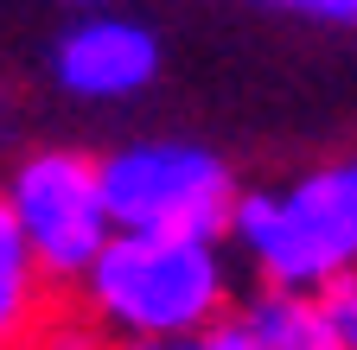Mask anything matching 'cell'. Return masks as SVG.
Here are the masks:
<instances>
[{
    "label": "cell",
    "instance_id": "obj_1",
    "mask_svg": "<svg viewBox=\"0 0 357 350\" xmlns=\"http://www.w3.org/2000/svg\"><path fill=\"white\" fill-rule=\"evenodd\" d=\"M83 299L96 325L128 337H185L230 312L217 242L166 230H115L83 268Z\"/></svg>",
    "mask_w": 357,
    "mask_h": 350
},
{
    "label": "cell",
    "instance_id": "obj_2",
    "mask_svg": "<svg viewBox=\"0 0 357 350\" xmlns=\"http://www.w3.org/2000/svg\"><path fill=\"white\" fill-rule=\"evenodd\" d=\"M230 230L261 261L268 287L312 293L332 274H351V255H357V166L332 159L319 172H306L300 185H287L281 198H261V191L243 198L236 191Z\"/></svg>",
    "mask_w": 357,
    "mask_h": 350
},
{
    "label": "cell",
    "instance_id": "obj_3",
    "mask_svg": "<svg viewBox=\"0 0 357 350\" xmlns=\"http://www.w3.org/2000/svg\"><path fill=\"white\" fill-rule=\"evenodd\" d=\"M96 185H102L109 230H166V236L217 242L236 210L230 166L178 141H141V147L96 159Z\"/></svg>",
    "mask_w": 357,
    "mask_h": 350
},
{
    "label": "cell",
    "instance_id": "obj_4",
    "mask_svg": "<svg viewBox=\"0 0 357 350\" xmlns=\"http://www.w3.org/2000/svg\"><path fill=\"white\" fill-rule=\"evenodd\" d=\"M0 204L13 210L20 242L32 248L38 274L58 293H70L83 280V268L96 261V248L115 236L109 210H102V185H96V159H83V153H58V147L32 153L7 179Z\"/></svg>",
    "mask_w": 357,
    "mask_h": 350
},
{
    "label": "cell",
    "instance_id": "obj_5",
    "mask_svg": "<svg viewBox=\"0 0 357 350\" xmlns=\"http://www.w3.org/2000/svg\"><path fill=\"white\" fill-rule=\"evenodd\" d=\"M153 70H160V45L134 19H83L58 38V83L77 96H96V102L134 96L153 83Z\"/></svg>",
    "mask_w": 357,
    "mask_h": 350
},
{
    "label": "cell",
    "instance_id": "obj_6",
    "mask_svg": "<svg viewBox=\"0 0 357 350\" xmlns=\"http://www.w3.org/2000/svg\"><path fill=\"white\" fill-rule=\"evenodd\" d=\"M52 299H58V287L38 274L32 248L13 230V210L0 204V350H20Z\"/></svg>",
    "mask_w": 357,
    "mask_h": 350
},
{
    "label": "cell",
    "instance_id": "obj_7",
    "mask_svg": "<svg viewBox=\"0 0 357 350\" xmlns=\"http://www.w3.org/2000/svg\"><path fill=\"white\" fill-rule=\"evenodd\" d=\"M249 325V337L261 350H338L326 319H319V299L312 293H294V287H268L249 312H236Z\"/></svg>",
    "mask_w": 357,
    "mask_h": 350
},
{
    "label": "cell",
    "instance_id": "obj_8",
    "mask_svg": "<svg viewBox=\"0 0 357 350\" xmlns=\"http://www.w3.org/2000/svg\"><path fill=\"white\" fill-rule=\"evenodd\" d=\"M261 7L306 13V19H332V26H351V19H357V0H261Z\"/></svg>",
    "mask_w": 357,
    "mask_h": 350
},
{
    "label": "cell",
    "instance_id": "obj_9",
    "mask_svg": "<svg viewBox=\"0 0 357 350\" xmlns=\"http://www.w3.org/2000/svg\"><path fill=\"white\" fill-rule=\"evenodd\" d=\"M70 7H96V0H70Z\"/></svg>",
    "mask_w": 357,
    "mask_h": 350
}]
</instances>
